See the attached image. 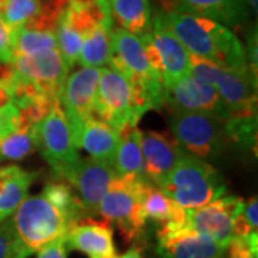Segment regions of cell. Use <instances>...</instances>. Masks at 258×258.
Listing matches in <instances>:
<instances>
[{"mask_svg":"<svg viewBox=\"0 0 258 258\" xmlns=\"http://www.w3.org/2000/svg\"><path fill=\"white\" fill-rule=\"evenodd\" d=\"M118 142L119 134L115 129L96 116H91L79 131L75 147L82 148L92 159L113 168Z\"/></svg>","mask_w":258,"mask_h":258,"instance_id":"d6986e66","label":"cell"},{"mask_svg":"<svg viewBox=\"0 0 258 258\" xmlns=\"http://www.w3.org/2000/svg\"><path fill=\"white\" fill-rule=\"evenodd\" d=\"M13 59V30L0 18V64H9Z\"/></svg>","mask_w":258,"mask_h":258,"instance_id":"1f68e13d","label":"cell"},{"mask_svg":"<svg viewBox=\"0 0 258 258\" xmlns=\"http://www.w3.org/2000/svg\"><path fill=\"white\" fill-rule=\"evenodd\" d=\"M50 49H57L53 32H40L26 28L13 30V57L36 55Z\"/></svg>","mask_w":258,"mask_h":258,"instance_id":"d4e9b609","label":"cell"},{"mask_svg":"<svg viewBox=\"0 0 258 258\" xmlns=\"http://www.w3.org/2000/svg\"><path fill=\"white\" fill-rule=\"evenodd\" d=\"M230 258H257L258 237L257 234H249L247 237L232 238L227 245Z\"/></svg>","mask_w":258,"mask_h":258,"instance_id":"4dcf8cb0","label":"cell"},{"mask_svg":"<svg viewBox=\"0 0 258 258\" xmlns=\"http://www.w3.org/2000/svg\"><path fill=\"white\" fill-rule=\"evenodd\" d=\"M111 18L118 28L135 36L149 33L152 26V10L148 0H106Z\"/></svg>","mask_w":258,"mask_h":258,"instance_id":"603a6c76","label":"cell"},{"mask_svg":"<svg viewBox=\"0 0 258 258\" xmlns=\"http://www.w3.org/2000/svg\"><path fill=\"white\" fill-rule=\"evenodd\" d=\"M99 78V68L82 66L74 74L68 75L64 81L59 102L71 128L74 144L83 123L93 116V102L98 91Z\"/></svg>","mask_w":258,"mask_h":258,"instance_id":"30bf717a","label":"cell"},{"mask_svg":"<svg viewBox=\"0 0 258 258\" xmlns=\"http://www.w3.org/2000/svg\"><path fill=\"white\" fill-rule=\"evenodd\" d=\"M164 10L208 18L227 28H242L248 20L247 0H164Z\"/></svg>","mask_w":258,"mask_h":258,"instance_id":"ac0fdd59","label":"cell"},{"mask_svg":"<svg viewBox=\"0 0 258 258\" xmlns=\"http://www.w3.org/2000/svg\"><path fill=\"white\" fill-rule=\"evenodd\" d=\"M169 126L176 145L200 159L220 155L228 144L224 122L205 113L171 111Z\"/></svg>","mask_w":258,"mask_h":258,"instance_id":"52a82bcc","label":"cell"},{"mask_svg":"<svg viewBox=\"0 0 258 258\" xmlns=\"http://www.w3.org/2000/svg\"><path fill=\"white\" fill-rule=\"evenodd\" d=\"M242 217L244 221L247 222V225L249 227V230L252 232H257L258 227V201L257 197L251 198L248 201H245L244 210H242Z\"/></svg>","mask_w":258,"mask_h":258,"instance_id":"e575fe53","label":"cell"},{"mask_svg":"<svg viewBox=\"0 0 258 258\" xmlns=\"http://www.w3.org/2000/svg\"><path fill=\"white\" fill-rule=\"evenodd\" d=\"M188 53L224 68H248L245 49L230 28L208 18L178 10L158 12Z\"/></svg>","mask_w":258,"mask_h":258,"instance_id":"6da1fadb","label":"cell"},{"mask_svg":"<svg viewBox=\"0 0 258 258\" xmlns=\"http://www.w3.org/2000/svg\"><path fill=\"white\" fill-rule=\"evenodd\" d=\"M245 201L235 197H221L197 210L188 211V227L210 237L214 241L228 245L234 238V224L244 210Z\"/></svg>","mask_w":258,"mask_h":258,"instance_id":"7c38bea8","label":"cell"},{"mask_svg":"<svg viewBox=\"0 0 258 258\" xmlns=\"http://www.w3.org/2000/svg\"><path fill=\"white\" fill-rule=\"evenodd\" d=\"M247 3L249 5V8L254 10V13H257L258 10V0H247Z\"/></svg>","mask_w":258,"mask_h":258,"instance_id":"8d00e7d4","label":"cell"},{"mask_svg":"<svg viewBox=\"0 0 258 258\" xmlns=\"http://www.w3.org/2000/svg\"><path fill=\"white\" fill-rule=\"evenodd\" d=\"M37 151L60 178L69 181L75 166L81 161L75 147L71 128L60 102L56 103L47 116L36 126Z\"/></svg>","mask_w":258,"mask_h":258,"instance_id":"ba28073f","label":"cell"},{"mask_svg":"<svg viewBox=\"0 0 258 258\" xmlns=\"http://www.w3.org/2000/svg\"><path fill=\"white\" fill-rule=\"evenodd\" d=\"M115 171L111 166L98 162L92 158H81L69 182L79 192V201L86 212H98L103 195L111 184Z\"/></svg>","mask_w":258,"mask_h":258,"instance_id":"2e32d148","label":"cell"},{"mask_svg":"<svg viewBox=\"0 0 258 258\" xmlns=\"http://www.w3.org/2000/svg\"><path fill=\"white\" fill-rule=\"evenodd\" d=\"M43 0H5L0 8V18L12 30L28 26L42 10Z\"/></svg>","mask_w":258,"mask_h":258,"instance_id":"4316f807","label":"cell"},{"mask_svg":"<svg viewBox=\"0 0 258 258\" xmlns=\"http://www.w3.org/2000/svg\"><path fill=\"white\" fill-rule=\"evenodd\" d=\"M141 149L145 179L149 184L161 188L184 151L176 145L174 139L155 131L141 132Z\"/></svg>","mask_w":258,"mask_h":258,"instance_id":"5bb4252c","label":"cell"},{"mask_svg":"<svg viewBox=\"0 0 258 258\" xmlns=\"http://www.w3.org/2000/svg\"><path fill=\"white\" fill-rule=\"evenodd\" d=\"M149 111L145 102L134 91L129 81L112 68H102L93 113L118 134L128 126H138L139 119Z\"/></svg>","mask_w":258,"mask_h":258,"instance_id":"5b68a950","label":"cell"},{"mask_svg":"<svg viewBox=\"0 0 258 258\" xmlns=\"http://www.w3.org/2000/svg\"><path fill=\"white\" fill-rule=\"evenodd\" d=\"M19 128V113L15 105L0 109V139Z\"/></svg>","mask_w":258,"mask_h":258,"instance_id":"d6a6232c","label":"cell"},{"mask_svg":"<svg viewBox=\"0 0 258 258\" xmlns=\"http://www.w3.org/2000/svg\"><path fill=\"white\" fill-rule=\"evenodd\" d=\"M36 178V172H29L20 166L0 168V224L13 215L16 208L28 197L29 188Z\"/></svg>","mask_w":258,"mask_h":258,"instance_id":"44dd1931","label":"cell"},{"mask_svg":"<svg viewBox=\"0 0 258 258\" xmlns=\"http://www.w3.org/2000/svg\"><path fill=\"white\" fill-rule=\"evenodd\" d=\"M0 258H28L19 244L12 218L0 224Z\"/></svg>","mask_w":258,"mask_h":258,"instance_id":"f546056e","label":"cell"},{"mask_svg":"<svg viewBox=\"0 0 258 258\" xmlns=\"http://www.w3.org/2000/svg\"><path fill=\"white\" fill-rule=\"evenodd\" d=\"M37 258H68V244L66 237L59 238L46 247L37 251Z\"/></svg>","mask_w":258,"mask_h":258,"instance_id":"836d02e7","label":"cell"},{"mask_svg":"<svg viewBox=\"0 0 258 258\" xmlns=\"http://www.w3.org/2000/svg\"><path fill=\"white\" fill-rule=\"evenodd\" d=\"M0 161H3V159H2V155H0Z\"/></svg>","mask_w":258,"mask_h":258,"instance_id":"74e56055","label":"cell"},{"mask_svg":"<svg viewBox=\"0 0 258 258\" xmlns=\"http://www.w3.org/2000/svg\"><path fill=\"white\" fill-rule=\"evenodd\" d=\"M165 105L171 111L200 112L222 122L231 118L230 109L217 89L191 75L166 88Z\"/></svg>","mask_w":258,"mask_h":258,"instance_id":"8fae6325","label":"cell"},{"mask_svg":"<svg viewBox=\"0 0 258 258\" xmlns=\"http://www.w3.org/2000/svg\"><path fill=\"white\" fill-rule=\"evenodd\" d=\"M37 149L36 128H18L0 139L2 159L19 161Z\"/></svg>","mask_w":258,"mask_h":258,"instance_id":"484cf974","label":"cell"},{"mask_svg":"<svg viewBox=\"0 0 258 258\" xmlns=\"http://www.w3.org/2000/svg\"><path fill=\"white\" fill-rule=\"evenodd\" d=\"M42 195L47 198L53 205H56L57 208H60L62 211L72 215L76 221L82 220L81 215H82V212H85V210H83L79 198H76L72 194L68 184H64V182H49L43 188Z\"/></svg>","mask_w":258,"mask_h":258,"instance_id":"f1b7e54d","label":"cell"},{"mask_svg":"<svg viewBox=\"0 0 258 258\" xmlns=\"http://www.w3.org/2000/svg\"><path fill=\"white\" fill-rule=\"evenodd\" d=\"M142 184L113 176L99 204L98 214L113 222L125 242L139 247L145 238L147 218L142 210Z\"/></svg>","mask_w":258,"mask_h":258,"instance_id":"8992f818","label":"cell"},{"mask_svg":"<svg viewBox=\"0 0 258 258\" xmlns=\"http://www.w3.org/2000/svg\"><path fill=\"white\" fill-rule=\"evenodd\" d=\"M66 244L88 258H118L113 230L105 220H81L75 222L66 234Z\"/></svg>","mask_w":258,"mask_h":258,"instance_id":"e0dca14e","label":"cell"},{"mask_svg":"<svg viewBox=\"0 0 258 258\" xmlns=\"http://www.w3.org/2000/svg\"><path fill=\"white\" fill-rule=\"evenodd\" d=\"M142 210L145 218L158 222L161 225H178L188 227V211L176 205L169 197H166L161 188L144 182L142 184Z\"/></svg>","mask_w":258,"mask_h":258,"instance_id":"7402d4cb","label":"cell"},{"mask_svg":"<svg viewBox=\"0 0 258 258\" xmlns=\"http://www.w3.org/2000/svg\"><path fill=\"white\" fill-rule=\"evenodd\" d=\"M148 36L154 47L157 49L158 56L161 59L165 88H169L171 85L189 75L191 55L176 39L175 35L166 28L159 13H157L152 19V26Z\"/></svg>","mask_w":258,"mask_h":258,"instance_id":"9a60e30c","label":"cell"},{"mask_svg":"<svg viewBox=\"0 0 258 258\" xmlns=\"http://www.w3.org/2000/svg\"><path fill=\"white\" fill-rule=\"evenodd\" d=\"M55 36L57 50H59L66 66H68V69L74 68L79 60L85 36L82 33H79L78 30H75L74 28H71L63 19H60V22L56 28Z\"/></svg>","mask_w":258,"mask_h":258,"instance_id":"83f0119b","label":"cell"},{"mask_svg":"<svg viewBox=\"0 0 258 258\" xmlns=\"http://www.w3.org/2000/svg\"><path fill=\"white\" fill-rule=\"evenodd\" d=\"M10 78L33 85L39 92L59 101L68 78V66L57 49L32 56H15L9 63Z\"/></svg>","mask_w":258,"mask_h":258,"instance_id":"9c48e42d","label":"cell"},{"mask_svg":"<svg viewBox=\"0 0 258 258\" xmlns=\"http://www.w3.org/2000/svg\"><path fill=\"white\" fill-rule=\"evenodd\" d=\"M227 245L203 235L189 227L161 225L158 230L159 258H222Z\"/></svg>","mask_w":258,"mask_h":258,"instance_id":"4fadbf2b","label":"cell"},{"mask_svg":"<svg viewBox=\"0 0 258 258\" xmlns=\"http://www.w3.org/2000/svg\"><path fill=\"white\" fill-rule=\"evenodd\" d=\"M10 218L19 244L28 257L53 241L64 238L69 228L78 222L42 194L26 197Z\"/></svg>","mask_w":258,"mask_h":258,"instance_id":"7a4b0ae2","label":"cell"},{"mask_svg":"<svg viewBox=\"0 0 258 258\" xmlns=\"http://www.w3.org/2000/svg\"><path fill=\"white\" fill-rule=\"evenodd\" d=\"M189 75L217 89L231 116H257V76L249 68H224L191 55Z\"/></svg>","mask_w":258,"mask_h":258,"instance_id":"277c9868","label":"cell"},{"mask_svg":"<svg viewBox=\"0 0 258 258\" xmlns=\"http://www.w3.org/2000/svg\"><path fill=\"white\" fill-rule=\"evenodd\" d=\"M161 189L176 205L189 211L221 198L227 192V184L207 161L184 151Z\"/></svg>","mask_w":258,"mask_h":258,"instance_id":"3957f363","label":"cell"},{"mask_svg":"<svg viewBox=\"0 0 258 258\" xmlns=\"http://www.w3.org/2000/svg\"><path fill=\"white\" fill-rule=\"evenodd\" d=\"M118 258H144V257H142V251H141V248L137 247V245H132V247H131L125 254H122V255Z\"/></svg>","mask_w":258,"mask_h":258,"instance_id":"d590c367","label":"cell"},{"mask_svg":"<svg viewBox=\"0 0 258 258\" xmlns=\"http://www.w3.org/2000/svg\"><path fill=\"white\" fill-rule=\"evenodd\" d=\"M113 25L102 23L91 29L83 37L78 63L85 68H105L111 55V30Z\"/></svg>","mask_w":258,"mask_h":258,"instance_id":"cb8c5ba5","label":"cell"},{"mask_svg":"<svg viewBox=\"0 0 258 258\" xmlns=\"http://www.w3.org/2000/svg\"><path fill=\"white\" fill-rule=\"evenodd\" d=\"M141 132L138 126H128L119 132L113 166L115 176L135 182H148L144 175Z\"/></svg>","mask_w":258,"mask_h":258,"instance_id":"ffe728a7","label":"cell"}]
</instances>
